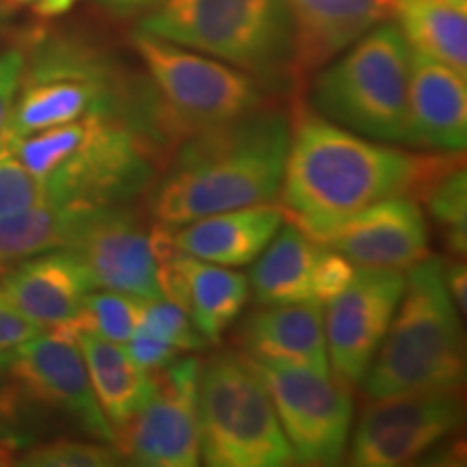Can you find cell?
<instances>
[{"label":"cell","mask_w":467,"mask_h":467,"mask_svg":"<svg viewBox=\"0 0 467 467\" xmlns=\"http://www.w3.org/2000/svg\"><path fill=\"white\" fill-rule=\"evenodd\" d=\"M279 197L285 217L317 241L389 197L418 200L459 154H416L361 137L296 104Z\"/></svg>","instance_id":"obj_1"},{"label":"cell","mask_w":467,"mask_h":467,"mask_svg":"<svg viewBox=\"0 0 467 467\" xmlns=\"http://www.w3.org/2000/svg\"><path fill=\"white\" fill-rule=\"evenodd\" d=\"M290 110L265 107L192 132L175 145L150 192L156 223L189 221L279 197L290 148Z\"/></svg>","instance_id":"obj_2"},{"label":"cell","mask_w":467,"mask_h":467,"mask_svg":"<svg viewBox=\"0 0 467 467\" xmlns=\"http://www.w3.org/2000/svg\"><path fill=\"white\" fill-rule=\"evenodd\" d=\"M14 139L44 200L58 203H128L154 184L169 156L151 134L117 115L80 117Z\"/></svg>","instance_id":"obj_3"},{"label":"cell","mask_w":467,"mask_h":467,"mask_svg":"<svg viewBox=\"0 0 467 467\" xmlns=\"http://www.w3.org/2000/svg\"><path fill=\"white\" fill-rule=\"evenodd\" d=\"M89 115L126 117L171 154L151 87L148 93L134 96L126 89L113 61L83 39L69 35L35 39L31 50L25 52V69L7 132L25 137Z\"/></svg>","instance_id":"obj_4"},{"label":"cell","mask_w":467,"mask_h":467,"mask_svg":"<svg viewBox=\"0 0 467 467\" xmlns=\"http://www.w3.org/2000/svg\"><path fill=\"white\" fill-rule=\"evenodd\" d=\"M405 277L388 334L359 383L368 400L463 388V331L443 277V260L424 258Z\"/></svg>","instance_id":"obj_5"},{"label":"cell","mask_w":467,"mask_h":467,"mask_svg":"<svg viewBox=\"0 0 467 467\" xmlns=\"http://www.w3.org/2000/svg\"><path fill=\"white\" fill-rule=\"evenodd\" d=\"M409 72L407 39L394 22H381L314 72L309 107L372 141L411 145Z\"/></svg>","instance_id":"obj_6"},{"label":"cell","mask_w":467,"mask_h":467,"mask_svg":"<svg viewBox=\"0 0 467 467\" xmlns=\"http://www.w3.org/2000/svg\"><path fill=\"white\" fill-rule=\"evenodd\" d=\"M139 28L266 80H295L285 0H162Z\"/></svg>","instance_id":"obj_7"},{"label":"cell","mask_w":467,"mask_h":467,"mask_svg":"<svg viewBox=\"0 0 467 467\" xmlns=\"http://www.w3.org/2000/svg\"><path fill=\"white\" fill-rule=\"evenodd\" d=\"M37 420L72 424L93 440H115L78 342L63 329H46L0 353V435L20 446L22 429Z\"/></svg>","instance_id":"obj_8"},{"label":"cell","mask_w":467,"mask_h":467,"mask_svg":"<svg viewBox=\"0 0 467 467\" xmlns=\"http://www.w3.org/2000/svg\"><path fill=\"white\" fill-rule=\"evenodd\" d=\"M130 44L150 76L162 130L173 148L192 132L268 107L266 85L230 63L141 28L130 35Z\"/></svg>","instance_id":"obj_9"},{"label":"cell","mask_w":467,"mask_h":467,"mask_svg":"<svg viewBox=\"0 0 467 467\" xmlns=\"http://www.w3.org/2000/svg\"><path fill=\"white\" fill-rule=\"evenodd\" d=\"M202 461L210 467L295 465L265 383L244 353L213 355L200 377Z\"/></svg>","instance_id":"obj_10"},{"label":"cell","mask_w":467,"mask_h":467,"mask_svg":"<svg viewBox=\"0 0 467 467\" xmlns=\"http://www.w3.org/2000/svg\"><path fill=\"white\" fill-rule=\"evenodd\" d=\"M247 359L271 396L296 463H337L353 431L355 405L347 385L303 366Z\"/></svg>","instance_id":"obj_11"},{"label":"cell","mask_w":467,"mask_h":467,"mask_svg":"<svg viewBox=\"0 0 467 467\" xmlns=\"http://www.w3.org/2000/svg\"><path fill=\"white\" fill-rule=\"evenodd\" d=\"M200 377L202 361L192 355L154 372L150 399L115 431L121 459L145 467L200 465Z\"/></svg>","instance_id":"obj_12"},{"label":"cell","mask_w":467,"mask_h":467,"mask_svg":"<svg viewBox=\"0 0 467 467\" xmlns=\"http://www.w3.org/2000/svg\"><path fill=\"white\" fill-rule=\"evenodd\" d=\"M461 389L396 394L370 400L350 431V463L400 467L451 437L463 422Z\"/></svg>","instance_id":"obj_13"},{"label":"cell","mask_w":467,"mask_h":467,"mask_svg":"<svg viewBox=\"0 0 467 467\" xmlns=\"http://www.w3.org/2000/svg\"><path fill=\"white\" fill-rule=\"evenodd\" d=\"M405 282L400 271L358 268L353 279L323 306L331 377L347 388L364 381L392 323Z\"/></svg>","instance_id":"obj_14"},{"label":"cell","mask_w":467,"mask_h":467,"mask_svg":"<svg viewBox=\"0 0 467 467\" xmlns=\"http://www.w3.org/2000/svg\"><path fill=\"white\" fill-rule=\"evenodd\" d=\"M69 251L85 266L93 288L161 299L151 230L130 203L98 206L80 227Z\"/></svg>","instance_id":"obj_15"},{"label":"cell","mask_w":467,"mask_h":467,"mask_svg":"<svg viewBox=\"0 0 467 467\" xmlns=\"http://www.w3.org/2000/svg\"><path fill=\"white\" fill-rule=\"evenodd\" d=\"M151 244L162 299L182 307L203 340L219 342L247 306V275L180 251L162 223L151 230Z\"/></svg>","instance_id":"obj_16"},{"label":"cell","mask_w":467,"mask_h":467,"mask_svg":"<svg viewBox=\"0 0 467 467\" xmlns=\"http://www.w3.org/2000/svg\"><path fill=\"white\" fill-rule=\"evenodd\" d=\"M320 243L358 268L407 273L429 254V225L420 203L400 195L364 208Z\"/></svg>","instance_id":"obj_17"},{"label":"cell","mask_w":467,"mask_h":467,"mask_svg":"<svg viewBox=\"0 0 467 467\" xmlns=\"http://www.w3.org/2000/svg\"><path fill=\"white\" fill-rule=\"evenodd\" d=\"M93 290L85 266L69 249L33 255L0 273V292L44 329L72 325Z\"/></svg>","instance_id":"obj_18"},{"label":"cell","mask_w":467,"mask_h":467,"mask_svg":"<svg viewBox=\"0 0 467 467\" xmlns=\"http://www.w3.org/2000/svg\"><path fill=\"white\" fill-rule=\"evenodd\" d=\"M292 20L295 80L320 67L392 14V0H285Z\"/></svg>","instance_id":"obj_19"},{"label":"cell","mask_w":467,"mask_h":467,"mask_svg":"<svg viewBox=\"0 0 467 467\" xmlns=\"http://www.w3.org/2000/svg\"><path fill=\"white\" fill-rule=\"evenodd\" d=\"M409 126L411 148L463 154L467 143L465 74L411 50Z\"/></svg>","instance_id":"obj_20"},{"label":"cell","mask_w":467,"mask_h":467,"mask_svg":"<svg viewBox=\"0 0 467 467\" xmlns=\"http://www.w3.org/2000/svg\"><path fill=\"white\" fill-rule=\"evenodd\" d=\"M238 344L251 359L284 361L331 375L325 340V307L318 301L260 306L243 320Z\"/></svg>","instance_id":"obj_21"},{"label":"cell","mask_w":467,"mask_h":467,"mask_svg":"<svg viewBox=\"0 0 467 467\" xmlns=\"http://www.w3.org/2000/svg\"><path fill=\"white\" fill-rule=\"evenodd\" d=\"M285 219V210L279 203L265 202L167 227L171 243L184 254L236 268L254 265Z\"/></svg>","instance_id":"obj_22"},{"label":"cell","mask_w":467,"mask_h":467,"mask_svg":"<svg viewBox=\"0 0 467 467\" xmlns=\"http://www.w3.org/2000/svg\"><path fill=\"white\" fill-rule=\"evenodd\" d=\"M325 244L285 223L273 236L251 268L249 290L258 306L317 301V277Z\"/></svg>","instance_id":"obj_23"},{"label":"cell","mask_w":467,"mask_h":467,"mask_svg":"<svg viewBox=\"0 0 467 467\" xmlns=\"http://www.w3.org/2000/svg\"><path fill=\"white\" fill-rule=\"evenodd\" d=\"M74 337L83 353L98 405L115 435V431L121 429L150 399L154 372L143 370L130 358L126 344L104 340L87 331H78Z\"/></svg>","instance_id":"obj_24"},{"label":"cell","mask_w":467,"mask_h":467,"mask_svg":"<svg viewBox=\"0 0 467 467\" xmlns=\"http://www.w3.org/2000/svg\"><path fill=\"white\" fill-rule=\"evenodd\" d=\"M98 206L39 202L0 217V273L17 262L57 249H69Z\"/></svg>","instance_id":"obj_25"},{"label":"cell","mask_w":467,"mask_h":467,"mask_svg":"<svg viewBox=\"0 0 467 467\" xmlns=\"http://www.w3.org/2000/svg\"><path fill=\"white\" fill-rule=\"evenodd\" d=\"M389 16L413 52L467 76V3L392 0Z\"/></svg>","instance_id":"obj_26"},{"label":"cell","mask_w":467,"mask_h":467,"mask_svg":"<svg viewBox=\"0 0 467 467\" xmlns=\"http://www.w3.org/2000/svg\"><path fill=\"white\" fill-rule=\"evenodd\" d=\"M145 301L148 299L128 295V292L93 288L85 296L83 307L74 323L57 327V329L67 331L72 336L78 331H87V334L104 337V340L126 344L141 325Z\"/></svg>","instance_id":"obj_27"},{"label":"cell","mask_w":467,"mask_h":467,"mask_svg":"<svg viewBox=\"0 0 467 467\" xmlns=\"http://www.w3.org/2000/svg\"><path fill=\"white\" fill-rule=\"evenodd\" d=\"M418 200L429 208L431 217L446 230V243L454 255H465L467 244V178L463 156L443 167L426 184Z\"/></svg>","instance_id":"obj_28"},{"label":"cell","mask_w":467,"mask_h":467,"mask_svg":"<svg viewBox=\"0 0 467 467\" xmlns=\"http://www.w3.org/2000/svg\"><path fill=\"white\" fill-rule=\"evenodd\" d=\"M121 463L115 443L104 440H52L17 454L14 465L25 467H113Z\"/></svg>","instance_id":"obj_29"},{"label":"cell","mask_w":467,"mask_h":467,"mask_svg":"<svg viewBox=\"0 0 467 467\" xmlns=\"http://www.w3.org/2000/svg\"><path fill=\"white\" fill-rule=\"evenodd\" d=\"M39 202H44L42 186L17 156L14 134L5 130L0 137V217H9Z\"/></svg>","instance_id":"obj_30"},{"label":"cell","mask_w":467,"mask_h":467,"mask_svg":"<svg viewBox=\"0 0 467 467\" xmlns=\"http://www.w3.org/2000/svg\"><path fill=\"white\" fill-rule=\"evenodd\" d=\"M139 329L171 344L180 353H197L206 347V340L192 325L189 314L182 307L167 299H148L143 309V320Z\"/></svg>","instance_id":"obj_31"},{"label":"cell","mask_w":467,"mask_h":467,"mask_svg":"<svg viewBox=\"0 0 467 467\" xmlns=\"http://www.w3.org/2000/svg\"><path fill=\"white\" fill-rule=\"evenodd\" d=\"M327 247V244H325ZM355 268L350 262L344 258L342 254H337L331 247L325 249L323 260H320L318 266V277H317V301L325 303L340 292L344 285H347L355 275Z\"/></svg>","instance_id":"obj_32"},{"label":"cell","mask_w":467,"mask_h":467,"mask_svg":"<svg viewBox=\"0 0 467 467\" xmlns=\"http://www.w3.org/2000/svg\"><path fill=\"white\" fill-rule=\"evenodd\" d=\"M22 69H25V50L9 48L0 55V137L7 130Z\"/></svg>","instance_id":"obj_33"},{"label":"cell","mask_w":467,"mask_h":467,"mask_svg":"<svg viewBox=\"0 0 467 467\" xmlns=\"http://www.w3.org/2000/svg\"><path fill=\"white\" fill-rule=\"evenodd\" d=\"M126 348L128 353H130V358L148 372L161 370V368L171 364L178 355H182L180 350H175L171 344L145 334L141 329H137V334L126 342Z\"/></svg>","instance_id":"obj_34"},{"label":"cell","mask_w":467,"mask_h":467,"mask_svg":"<svg viewBox=\"0 0 467 467\" xmlns=\"http://www.w3.org/2000/svg\"><path fill=\"white\" fill-rule=\"evenodd\" d=\"M46 331L44 327L33 323L31 318L25 317L16 306L5 299V295L0 292V353L7 350L16 344H22L31 340L37 334Z\"/></svg>","instance_id":"obj_35"},{"label":"cell","mask_w":467,"mask_h":467,"mask_svg":"<svg viewBox=\"0 0 467 467\" xmlns=\"http://www.w3.org/2000/svg\"><path fill=\"white\" fill-rule=\"evenodd\" d=\"M104 7L115 14H137V11H150L159 7L162 0H98Z\"/></svg>","instance_id":"obj_36"},{"label":"cell","mask_w":467,"mask_h":467,"mask_svg":"<svg viewBox=\"0 0 467 467\" xmlns=\"http://www.w3.org/2000/svg\"><path fill=\"white\" fill-rule=\"evenodd\" d=\"M16 452H17V443L14 440H9V437L0 435V467L14 465L17 457Z\"/></svg>","instance_id":"obj_37"},{"label":"cell","mask_w":467,"mask_h":467,"mask_svg":"<svg viewBox=\"0 0 467 467\" xmlns=\"http://www.w3.org/2000/svg\"><path fill=\"white\" fill-rule=\"evenodd\" d=\"M7 3H16V5H33L35 9L44 3V0H7Z\"/></svg>","instance_id":"obj_38"},{"label":"cell","mask_w":467,"mask_h":467,"mask_svg":"<svg viewBox=\"0 0 467 467\" xmlns=\"http://www.w3.org/2000/svg\"><path fill=\"white\" fill-rule=\"evenodd\" d=\"M0 26H3V7H0Z\"/></svg>","instance_id":"obj_39"},{"label":"cell","mask_w":467,"mask_h":467,"mask_svg":"<svg viewBox=\"0 0 467 467\" xmlns=\"http://www.w3.org/2000/svg\"><path fill=\"white\" fill-rule=\"evenodd\" d=\"M454 3H467V0H454Z\"/></svg>","instance_id":"obj_40"}]
</instances>
